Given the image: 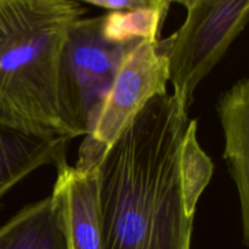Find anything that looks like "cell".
<instances>
[{
	"instance_id": "cell-1",
	"label": "cell",
	"mask_w": 249,
	"mask_h": 249,
	"mask_svg": "<svg viewBox=\"0 0 249 249\" xmlns=\"http://www.w3.org/2000/svg\"><path fill=\"white\" fill-rule=\"evenodd\" d=\"M189 121L173 95H157L94 160L102 249H191L180 173Z\"/></svg>"
},
{
	"instance_id": "cell-2",
	"label": "cell",
	"mask_w": 249,
	"mask_h": 249,
	"mask_svg": "<svg viewBox=\"0 0 249 249\" xmlns=\"http://www.w3.org/2000/svg\"><path fill=\"white\" fill-rule=\"evenodd\" d=\"M75 0H0V125L38 139L80 135L65 111L61 62Z\"/></svg>"
},
{
	"instance_id": "cell-3",
	"label": "cell",
	"mask_w": 249,
	"mask_h": 249,
	"mask_svg": "<svg viewBox=\"0 0 249 249\" xmlns=\"http://www.w3.org/2000/svg\"><path fill=\"white\" fill-rule=\"evenodd\" d=\"M182 26L158 41L168 62V82L180 108L189 113L195 90L220 62L249 18L248 0H181Z\"/></svg>"
},
{
	"instance_id": "cell-4",
	"label": "cell",
	"mask_w": 249,
	"mask_h": 249,
	"mask_svg": "<svg viewBox=\"0 0 249 249\" xmlns=\"http://www.w3.org/2000/svg\"><path fill=\"white\" fill-rule=\"evenodd\" d=\"M136 43L114 44L102 34V16L71 26L61 62L62 96L71 123L87 136L126 53Z\"/></svg>"
},
{
	"instance_id": "cell-5",
	"label": "cell",
	"mask_w": 249,
	"mask_h": 249,
	"mask_svg": "<svg viewBox=\"0 0 249 249\" xmlns=\"http://www.w3.org/2000/svg\"><path fill=\"white\" fill-rule=\"evenodd\" d=\"M158 41L140 40L126 53L85 140L106 151L151 99L167 92L168 62Z\"/></svg>"
},
{
	"instance_id": "cell-6",
	"label": "cell",
	"mask_w": 249,
	"mask_h": 249,
	"mask_svg": "<svg viewBox=\"0 0 249 249\" xmlns=\"http://www.w3.org/2000/svg\"><path fill=\"white\" fill-rule=\"evenodd\" d=\"M55 167L57 177L50 196L68 249H102L95 167L80 169L68 164L67 158Z\"/></svg>"
},
{
	"instance_id": "cell-7",
	"label": "cell",
	"mask_w": 249,
	"mask_h": 249,
	"mask_svg": "<svg viewBox=\"0 0 249 249\" xmlns=\"http://www.w3.org/2000/svg\"><path fill=\"white\" fill-rule=\"evenodd\" d=\"M225 136L224 160L237 189L242 242L249 243V80H237L219 96L216 105Z\"/></svg>"
},
{
	"instance_id": "cell-8",
	"label": "cell",
	"mask_w": 249,
	"mask_h": 249,
	"mask_svg": "<svg viewBox=\"0 0 249 249\" xmlns=\"http://www.w3.org/2000/svg\"><path fill=\"white\" fill-rule=\"evenodd\" d=\"M70 139H38L0 125V202L34 170L66 160Z\"/></svg>"
},
{
	"instance_id": "cell-9",
	"label": "cell",
	"mask_w": 249,
	"mask_h": 249,
	"mask_svg": "<svg viewBox=\"0 0 249 249\" xmlns=\"http://www.w3.org/2000/svg\"><path fill=\"white\" fill-rule=\"evenodd\" d=\"M0 249H68L51 196L23 207L0 226Z\"/></svg>"
},
{
	"instance_id": "cell-10",
	"label": "cell",
	"mask_w": 249,
	"mask_h": 249,
	"mask_svg": "<svg viewBox=\"0 0 249 249\" xmlns=\"http://www.w3.org/2000/svg\"><path fill=\"white\" fill-rule=\"evenodd\" d=\"M170 1L151 0L150 5L129 11H111L102 16V34L114 44H131L140 40L158 41L160 26Z\"/></svg>"
},
{
	"instance_id": "cell-11",
	"label": "cell",
	"mask_w": 249,
	"mask_h": 249,
	"mask_svg": "<svg viewBox=\"0 0 249 249\" xmlns=\"http://www.w3.org/2000/svg\"><path fill=\"white\" fill-rule=\"evenodd\" d=\"M180 173L185 211L195 218L197 203L213 174V163L197 140V122L190 119L180 147Z\"/></svg>"
},
{
	"instance_id": "cell-12",
	"label": "cell",
	"mask_w": 249,
	"mask_h": 249,
	"mask_svg": "<svg viewBox=\"0 0 249 249\" xmlns=\"http://www.w3.org/2000/svg\"><path fill=\"white\" fill-rule=\"evenodd\" d=\"M151 0H85L84 5L101 7L107 11H129L150 5Z\"/></svg>"
}]
</instances>
